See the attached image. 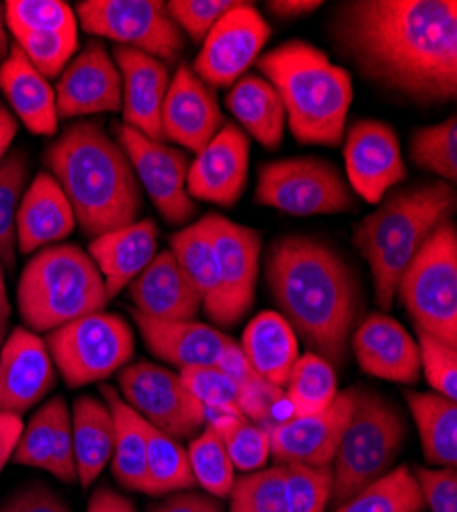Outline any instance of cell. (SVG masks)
Wrapping results in <instances>:
<instances>
[{
	"instance_id": "44dd1931",
	"label": "cell",
	"mask_w": 457,
	"mask_h": 512,
	"mask_svg": "<svg viewBox=\"0 0 457 512\" xmlns=\"http://www.w3.org/2000/svg\"><path fill=\"white\" fill-rule=\"evenodd\" d=\"M251 140L236 123H226L189 166L187 191L191 199L234 207L246 187Z\"/></svg>"
},
{
	"instance_id": "ac0fdd59",
	"label": "cell",
	"mask_w": 457,
	"mask_h": 512,
	"mask_svg": "<svg viewBox=\"0 0 457 512\" xmlns=\"http://www.w3.org/2000/svg\"><path fill=\"white\" fill-rule=\"evenodd\" d=\"M54 93L60 119L121 109V74L103 41H89L87 48L68 62Z\"/></svg>"
},
{
	"instance_id": "5bb4252c",
	"label": "cell",
	"mask_w": 457,
	"mask_h": 512,
	"mask_svg": "<svg viewBox=\"0 0 457 512\" xmlns=\"http://www.w3.org/2000/svg\"><path fill=\"white\" fill-rule=\"evenodd\" d=\"M271 37V27L253 3H240L207 33L193 72L210 89H226L253 66Z\"/></svg>"
},
{
	"instance_id": "94428289",
	"label": "cell",
	"mask_w": 457,
	"mask_h": 512,
	"mask_svg": "<svg viewBox=\"0 0 457 512\" xmlns=\"http://www.w3.org/2000/svg\"><path fill=\"white\" fill-rule=\"evenodd\" d=\"M0 312L5 316H11V304L7 297V285H5V275H3V265H0Z\"/></svg>"
},
{
	"instance_id": "6da1fadb",
	"label": "cell",
	"mask_w": 457,
	"mask_h": 512,
	"mask_svg": "<svg viewBox=\"0 0 457 512\" xmlns=\"http://www.w3.org/2000/svg\"><path fill=\"white\" fill-rule=\"evenodd\" d=\"M328 33L380 91L425 107L455 99V0H347L332 11Z\"/></svg>"
},
{
	"instance_id": "7a4b0ae2",
	"label": "cell",
	"mask_w": 457,
	"mask_h": 512,
	"mask_svg": "<svg viewBox=\"0 0 457 512\" xmlns=\"http://www.w3.org/2000/svg\"><path fill=\"white\" fill-rule=\"evenodd\" d=\"M265 279L277 314L310 353L343 367L365 312V291L355 267L328 242L287 234L267 248Z\"/></svg>"
},
{
	"instance_id": "836d02e7",
	"label": "cell",
	"mask_w": 457,
	"mask_h": 512,
	"mask_svg": "<svg viewBox=\"0 0 457 512\" xmlns=\"http://www.w3.org/2000/svg\"><path fill=\"white\" fill-rule=\"evenodd\" d=\"M410 414L417 422L423 455L441 467L457 465V406L439 394H404Z\"/></svg>"
},
{
	"instance_id": "d6a6232c",
	"label": "cell",
	"mask_w": 457,
	"mask_h": 512,
	"mask_svg": "<svg viewBox=\"0 0 457 512\" xmlns=\"http://www.w3.org/2000/svg\"><path fill=\"white\" fill-rule=\"evenodd\" d=\"M175 261L195 287L201 297V304L205 314L214 322L220 314V271H218V256L212 242L210 226H207L205 216L187 226L185 230L177 232L171 238V248Z\"/></svg>"
},
{
	"instance_id": "f6af8a7d",
	"label": "cell",
	"mask_w": 457,
	"mask_h": 512,
	"mask_svg": "<svg viewBox=\"0 0 457 512\" xmlns=\"http://www.w3.org/2000/svg\"><path fill=\"white\" fill-rule=\"evenodd\" d=\"M62 400H64L62 396L52 398L31 416L27 426H23V433L11 457L17 465L46 469V472H50L52 453H54L56 412Z\"/></svg>"
},
{
	"instance_id": "bcb514c9",
	"label": "cell",
	"mask_w": 457,
	"mask_h": 512,
	"mask_svg": "<svg viewBox=\"0 0 457 512\" xmlns=\"http://www.w3.org/2000/svg\"><path fill=\"white\" fill-rule=\"evenodd\" d=\"M287 512H326L332 494L330 467L285 465Z\"/></svg>"
},
{
	"instance_id": "8d00e7d4",
	"label": "cell",
	"mask_w": 457,
	"mask_h": 512,
	"mask_svg": "<svg viewBox=\"0 0 457 512\" xmlns=\"http://www.w3.org/2000/svg\"><path fill=\"white\" fill-rule=\"evenodd\" d=\"M146 478L150 496H166L195 486L187 449L181 441L146 422Z\"/></svg>"
},
{
	"instance_id": "9a60e30c",
	"label": "cell",
	"mask_w": 457,
	"mask_h": 512,
	"mask_svg": "<svg viewBox=\"0 0 457 512\" xmlns=\"http://www.w3.org/2000/svg\"><path fill=\"white\" fill-rule=\"evenodd\" d=\"M220 271V314L216 324L234 326L251 310L259 277L263 238L257 230L240 226L218 213H207Z\"/></svg>"
},
{
	"instance_id": "9c48e42d",
	"label": "cell",
	"mask_w": 457,
	"mask_h": 512,
	"mask_svg": "<svg viewBox=\"0 0 457 512\" xmlns=\"http://www.w3.org/2000/svg\"><path fill=\"white\" fill-rule=\"evenodd\" d=\"M46 347L70 388L105 381L134 357V332L117 314L105 310L72 320L46 334Z\"/></svg>"
},
{
	"instance_id": "ab89813d",
	"label": "cell",
	"mask_w": 457,
	"mask_h": 512,
	"mask_svg": "<svg viewBox=\"0 0 457 512\" xmlns=\"http://www.w3.org/2000/svg\"><path fill=\"white\" fill-rule=\"evenodd\" d=\"M27 154L11 150L0 162V265L13 269L17 254V211L27 183Z\"/></svg>"
},
{
	"instance_id": "7bdbcfd3",
	"label": "cell",
	"mask_w": 457,
	"mask_h": 512,
	"mask_svg": "<svg viewBox=\"0 0 457 512\" xmlns=\"http://www.w3.org/2000/svg\"><path fill=\"white\" fill-rule=\"evenodd\" d=\"M11 33L76 31V13L62 0H9L3 5Z\"/></svg>"
},
{
	"instance_id": "4fadbf2b",
	"label": "cell",
	"mask_w": 457,
	"mask_h": 512,
	"mask_svg": "<svg viewBox=\"0 0 457 512\" xmlns=\"http://www.w3.org/2000/svg\"><path fill=\"white\" fill-rule=\"evenodd\" d=\"M113 132L162 220L173 226L193 220L197 207L187 191L191 160L185 150L150 140L126 123H115Z\"/></svg>"
},
{
	"instance_id": "8fae6325",
	"label": "cell",
	"mask_w": 457,
	"mask_h": 512,
	"mask_svg": "<svg viewBox=\"0 0 457 512\" xmlns=\"http://www.w3.org/2000/svg\"><path fill=\"white\" fill-rule=\"evenodd\" d=\"M76 21L87 33L140 50L166 66L185 52V37L160 0H85Z\"/></svg>"
},
{
	"instance_id": "52a82bcc",
	"label": "cell",
	"mask_w": 457,
	"mask_h": 512,
	"mask_svg": "<svg viewBox=\"0 0 457 512\" xmlns=\"http://www.w3.org/2000/svg\"><path fill=\"white\" fill-rule=\"evenodd\" d=\"M402 410L384 394L355 388V402L345 433L330 463V504L341 506L394 469L406 441Z\"/></svg>"
},
{
	"instance_id": "30bf717a",
	"label": "cell",
	"mask_w": 457,
	"mask_h": 512,
	"mask_svg": "<svg viewBox=\"0 0 457 512\" xmlns=\"http://www.w3.org/2000/svg\"><path fill=\"white\" fill-rule=\"evenodd\" d=\"M255 201L298 218L357 209V199L337 166L322 158H287L263 164Z\"/></svg>"
},
{
	"instance_id": "60d3db41",
	"label": "cell",
	"mask_w": 457,
	"mask_h": 512,
	"mask_svg": "<svg viewBox=\"0 0 457 512\" xmlns=\"http://www.w3.org/2000/svg\"><path fill=\"white\" fill-rule=\"evenodd\" d=\"M408 154L419 168L453 183L457 179V121L455 115L437 123L419 127L410 134Z\"/></svg>"
},
{
	"instance_id": "83f0119b",
	"label": "cell",
	"mask_w": 457,
	"mask_h": 512,
	"mask_svg": "<svg viewBox=\"0 0 457 512\" xmlns=\"http://www.w3.org/2000/svg\"><path fill=\"white\" fill-rule=\"evenodd\" d=\"M0 91L11 105L13 115L37 136H56L58 109L56 93L48 78L41 76L19 46L11 44L9 56L0 64Z\"/></svg>"
},
{
	"instance_id": "7c38bea8",
	"label": "cell",
	"mask_w": 457,
	"mask_h": 512,
	"mask_svg": "<svg viewBox=\"0 0 457 512\" xmlns=\"http://www.w3.org/2000/svg\"><path fill=\"white\" fill-rule=\"evenodd\" d=\"M119 390L134 412L177 441L195 439L205 426V408L171 369L150 361L126 365L119 371Z\"/></svg>"
},
{
	"instance_id": "cb8c5ba5",
	"label": "cell",
	"mask_w": 457,
	"mask_h": 512,
	"mask_svg": "<svg viewBox=\"0 0 457 512\" xmlns=\"http://www.w3.org/2000/svg\"><path fill=\"white\" fill-rule=\"evenodd\" d=\"M126 289L138 314L162 322H191L203 308L199 293L171 250L156 252L150 265Z\"/></svg>"
},
{
	"instance_id": "5b68a950",
	"label": "cell",
	"mask_w": 457,
	"mask_h": 512,
	"mask_svg": "<svg viewBox=\"0 0 457 512\" xmlns=\"http://www.w3.org/2000/svg\"><path fill=\"white\" fill-rule=\"evenodd\" d=\"M277 91L289 130L306 146H339L353 101L351 74L324 52L294 39L257 60Z\"/></svg>"
},
{
	"instance_id": "7402d4cb",
	"label": "cell",
	"mask_w": 457,
	"mask_h": 512,
	"mask_svg": "<svg viewBox=\"0 0 457 512\" xmlns=\"http://www.w3.org/2000/svg\"><path fill=\"white\" fill-rule=\"evenodd\" d=\"M113 62L121 74V123L162 142V105L171 84L169 66L126 46L113 48Z\"/></svg>"
},
{
	"instance_id": "f546056e",
	"label": "cell",
	"mask_w": 457,
	"mask_h": 512,
	"mask_svg": "<svg viewBox=\"0 0 457 512\" xmlns=\"http://www.w3.org/2000/svg\"><path fill=\"white\" fill-rule=\"evenodd\" d=\"M226 107L242 125L240 130L261 146L275 150L283 142L285 109L273 84L261 74H244L226 95Z\"/></svg>"
},
{
	"instance_id": "f1b7e54d",
	"label": "cell",
	"mask_w": 457,
	"mask_h": 512,
	"mask_svg": "<svg viewBox=\"0 0 457 512\" xmlns=\"http://www.w3.org/2000/svg\"><path fill=\"white\" fill-rule=\"evenodd\" d=\"M240 349L257 371L271 386L285 390L300 353L298 336L277 312H261L244 328Z\"/></svg>"
},
{
	"instance_id": "3957f363",
	"label": "cell",
	"mask_w": 457,
	"mask_h": 512,
	"mask_svg": "<svg viewBox=\"0 0 457 512\" xmlns=\"http://www.w3.org/2000/svg\"><path fill=\"white\" fill-rule=\"evenodd\" d=\"M44 162L87 236L97 238L138 222L144 207L142 187L126 152L101 123L68 125L46 150Z\"/></svg>"
},
{
	"instance_id": "603a6c76",
	"label": "cell",
	"mask_w": 457,
	"mask_h": 512,
	"mask_svg": "<svg viewBox=\"0 0 457 512\" xmlns=\"http://www.w3.org/2000/svg\"><path fill=\"white\" fill-rule=\"evenodd\" d=\"M353 355L359 367L386 381L419 383L421 353L414 338L398 320L386 314H369L351 336Z\"/></svg>"
},
{
	"instance_id": "ba28073f",
	"label": "cell",
	"mask_w": 457,
	"mask_h": 512,
	"mask_svg": "<svg viewBox=\"0 0 457 512\" xmlns=\"http://www.w3.org/2000/svg\"><path fill=\"white\" fill-rule=\"evenodd\" d=\"M396 293L414 328L457 347V228L451 220L427 238Z\"/></svg>"
},
{
	"instance_id": "11a10c76",
	"label": "cell",
	"mask_w": 457,
	"mask_h": 512,
	"mask_svg": "<svg viewBox=\"0 0 457 512\" xmlns=\"http://www.w3.org/2000/svg\"><path fill=\"white\" fill-rule=\"evenodd\" d=\"M23 433V420L17 414L0 412V474L15 453L19 437Z\"/></svg>"
},
{
	"instance_id": "ffe728a7",
	"label": "cell",
	"mask_w": 457,
	"mask_h": 512,
	"mask_svg": "<svg viewBox=\"0 0 457 512\" xmlns=\"http://www.w3.org/2000/svg\"><path fill=\"white\" fill-rule=\"evenodd\" d=\"M224 125L226 119L216 93L193 72L191 66L181 64L162 105L164 138L183 146V150L199 154L220 134Z\"/></svg>"
},
{
	"instance_id": "b9f144b4",
	"label": "cell",
	"mask_w": 457,
	"mask_h": 512,
	"mask_svg": "<svg viewBox=\"0 0 457 512\" xmlns=\"http://www.w3.org/2000/svg\"><path fill=\"white\" fill-rule=\"evenodd\" d=\"M285 465H271L253 474H242L230 490V512H287Z\"/></svg>"
},
{
	"instance_id": "4dcf8cb0",
	"label": "cell",
	"mask_w": 457,
	"mask_h": 512,
	"mask_svg": "<svg viewBox=\"0 0 457 512\" xmlns=\"http://www.w3.org/2000/svg\"><path fill=\"white\" fill-rule=\"evenodd\" d=\"M113 414L107 402L80 396L72 408V441L76 478L82 488H91L113 455Z\"/></svg>"
},
{
	"instance_id": "4316f807",
	"label": "cell",
	"mask_w": 457,
	"mask_h": 512,
	"mask_svg": "<svg viewBox=\"0 0 457 512\" xmlns=\"http://www.w3.org/2000/svg\"><path fill=\"white\" fill-rule=\"evenodd\" d=\"M74 211L50 173H39L21 197L17 211V244L23 254L52 246L74 232Z\"/></svg>"
},
{
	"instance_id": "680465c9",
	"label": "cell",
	"mask_w": 457,
	"mask_h": 512,
	"mask_svg": "<svg viewBox=\"0 0 457 512\" xmlns=\"http://www.w3.org/2000/svg\"><path fill=\"white\" fill-rule=\"evenodd\" d=\"M17 130H19L17 117L3 101H0V162H3L5 156L11 152V144L17 136Z\"/></svg>"
},
{
	"instance_id": "2e32d148",
	"label": "cell",
	"mask_w": 457,
	"mask_h": 512,
	"mask_svg": "<svg viewBox=\"0 0 457 512\" xmlns=\"http://www.w3.org/2000/svg\"><path fill=\"white\" fill-rule=\"evenodd\" d=\"M355 388L339 392L326 410L312 416H289L269 426L271 457L279 465L330 467L351 418Z\"/></svg>"
},
{
	"instance_id": "6f0895ef",
	"label": "cell",
	"mask_w": 457,
	"mask_h": 512,
	"mask_svg": "<svg viewBox=\"0 0 457 512\" xmlns=\"http://www.w3.org/2000/svg\"><path fill=\"white\" fill-rule=\"evenodd\" d=\"M265 7L277 19H296L316 11L322 3H314V0H271V3H265Z\"/></svg>"
},
{
	"instance_id": "91938a15",
	"label": "cell",
	"mask_w": 457,
	"mask_h": 512,
	"mask_svg": "<svg viewBox=\"0 0 457 512\" xmlns=\"http://www.w3.org/2000/svg\"><path fill=\"white\" fill-rule=\"evenodd\" d=\"M9 50H11V44H9V35H7L5 23H3V3H0V64H3L5 58L9 56Z\"/></svg>"
},
{
	"instance_id": "9f6ffc18",
	"label": "cell",
	"mask_w": 457,
	"mask_h": 512,
	"mask_svg": "<svg viewBox=\"0 0 457 512\" xmlns=\"http://www.w3.org/2000/svg\"><path fill=\"white\" fill-rule=\"evenodd\" d=\"M87 512H138L130 498L121 496L109 486H101L93 492Z\"/></svg>"
},
{
	"instance_id": "277c9868",
	"label": "cell",
	"mask_w": 457,
	"mask_h": 512,
	"mask_svg": "<svg viewBox=\"0 0 457 512\" xmlns=\"http://www.w3.org/2000/svg\"><path fill=\"white\" fill-rule=\"evenodd\" d=\"M457 207L453 183L433 181L388 193L353 230V244L369 265L376 304L390 310L400 277L427 238L451 220Z\"/></svg>"
},
{
	"instance_id": "1f68e13d",
	"label": "cell",
	"mask_w": 457,
	"mask_h": 512,
	"mask_svg": "<svg viewBox=\"0 0 457 512\" xmlns=\"http://www.w3.org/2000/svg\"><path fill=\"white\" fill-rule=\"evenodd\" d=\"M101 396L113 414V478L126 490L146 494V420L117 396L115 388L101 386Z\"/></svg>"
},
{
	"instance_id": "7dc6e473",
	"label": "cell",
	"mask_w": 457,
	"mask_h": 512,
	"mask_svg": "<svg viewBox=\"0 0 457 512\" xmlns=\"http://www.w3.org/2000/svg\"><path fill=\"white\" fill-rule=\"evenodd\" d=\"M183 386L205 408L224 412L230 416H242L240 390L236 383L218 367H191L179 371Z\"/></svg>"
},
{
	"instance_id": "6125c7cd",
	"label": "cell",
	"mask_w": 457,
	"mask_h": 512,
	"mask_svg": "<svg viewBox=\"0 0 457 512\" xmlns=\"http://www.w3.org/2000/svg\"><path fill=\"white\" fill-rule=\"evenodd\" d=\"M7 330H9V316H5L3 312H0V349H3L5 340H7Z\"/></svg>"
},
{
	"instance_id": "f5cc1de1",
	"label": "cell",
	"mask_w": 457,
	"mask_h": 512,
	"mask_svg": "<svg viewBox=\"0 0 457 512\" xmlns=\"http://www.w3.org/2000/svg\"><path fill=\"white\" fill-rule=\"evenodd\" d=\"M0 512H74L60 494L44 484H29L0 504Z\"/></svg>"
},
{
	"instance_id": "db71d44e",
	"label": "cell",
	"mask_w": 457,
	"mask_h": 512,
	"mask_svg": "<svg viewBox=\"0 0 457 512\" xmlns=\"http://www.w3.org/2000/svg\"><path fill=\"white\" fill-rule=\"evenodd\" d=\"M148 512H224L220 498L199 492H173L152 504Z\"/></svg>"
},
{
	"instance_id": "816d5d0a",
	"label": "cell",
	"mask_w": 457,
	"mask_h": 512,
	"mask_svg": "<svg viewBox=\"0 0 457 512\" xmlns=\"http://www.w3.org/2000/svg\"><path fill=\"white\" fill-rule=\"evenodd\" d=\"M50 474L64 484H74L76 461H74V441H72V414L68 404L62 400L56 412V433H54V453Z\"/></svg>"
},
{
	"instance_id": "f907efd6",
	"label": "cell",
	"mask_w": 457,
	"mask_h": 512,
	"mask_svg": "<svg viewBox=\"0 0 457 512\" xmlns=\"http://www.w3.org/2000/svg\"><path fill=\"white\" fill-rule=\"evenodd\" d=\"M414 478H417L425 506H429L431 512H457L455 467H441V469L419 467Z\"/></svg>"
},
{
	"instance_id": "d4e9b609",
	"label": "cell",
	"mask_w": 457,
	"mask_h": 512,
	"mask_svg": "<svg viewBox=\"0 0 457 512\" xmlns=\"http://www.w3.org/2000/svg\"><path fill=\"white\" fill-rule=\"evenodd\" d=\"M148 351L173 367H216L232 338L199 322H162L132 314Z\"/></svg>"
},
{
	"instance_id": "e0dca14e",
	"label": "cell",
	"mask_w": 457,
	"mask_h": 512,
	"mask_svg": "<svg viewBox=\"0 0 457 512\" xmlns=\"http://www.w3.org/2000/svg\"><path fill=\"white\" fill-rule=\"evenodd\" d=\"M345 166L351 191L378 205L406 179V164L398 134L384 121H357L345 144Z\"/></svg>"
},
{
	"instance_id": "e575fe53",
	"label": "cell",
	"mask_w": 457,
	"mask_h": 512,
	"mask_svg": "<svg viewBox=\"0 0 457 512\" xmlns=\"http://www.w3.org/2000/svg\"><path fill=\"white\" fill-rule=\"evenodd\" d=\"M337 383L335 367L314 353H306L298 357L283 392L294 416H312L335 402Z\"/></svg>"
},
{
	"instance_id": "681fc988",
	"label": "cell",
	"mask_w": 457,
	"mask_h": 512,
	"mask_svg": "<svg viewBox=\"0 0 457 512\" xmlns=\"http://www.w3.org/2000/svg\"><path fill=\"white\" fill-rule=\"evenodd\" d=\"M240 3L236 0H171L166 11L195 44H203L214 25Z\"/></svg>"
},
{
	"instance_id": "8992f818",
	"label": "cell",
	"mask_w": 457,
	"mask_h": 512,
	"mask_svg": "<svg viewBox=\"0 0 457 512\" xmlns=\"http://www.w3.org/2000/svg\"><path fill=\"white\" fill-rule=\"evenodd\" d=\"M17 304L27 330L41 334L105 310L109 293L85 250L52 244L37 250L23 269Z\"/></svg>"
},
{
	"instance_id": "f35d334b",
	"label": "cell",
	"mask_w": 457,
	"mask_h": 512,
	"mask_svg": "<svg viewBox=\"0 0 457 512\" xmlns=\"http://www.w3.org/2000/svg\"><path fill=\"white\" fill-rule=\"evenodd\" d=\"M187 457L195 486L216 498H228L236 480V469L228 457L224 441L214 426L205 424L201 433L191 439Z\"/></svg>"
},
{
	"instance_id": "74e56055",
	"label": "cell",
	"mask_w": 457,
	"mask_h": 512,
	"mask_svg": "<svg viewBox=\"0 0 457 512\" xmlns=\"http://www.w3.org/2000/svg\"><path fill=\"white\" fill-rule=\"evenodd\" d=\"M423 508L425 500L417 478L408 467L400 465L332 512H421Z\"/></svg>"
},
{
	"instance_id": "484cf974",
	"label": "cell",
	"mask_w": 457,
	"mask_h": 512,
	"mask_svg": "<svg viewBox=\"0 0 457 512\" xmlns=\"http://www.w3.org/2000/svg\"><path fill=\"white\" fill-rule=\"evenodd\" d=\"M158 252V226L154 220H138L105 232L89 244V256L99 269L109 300L126 289Z\"/></svg>"
},
{
	"instance_id": "ee69618b",
	"label": "cell",
	"mask_w": 457,
	"mask_h": 512,
	"mask_svg": "<svg viewBox=\"0 0 457 512\" xmlns=\"http://www.w3.org/2000/svg\"><path fill=\"white\" fill-rule=\"evenodd\" d=\"M13 37L29 64L44 78L60 76L78 50L76 31L15 33Z\"/></svg>"
},
{
	"instance_id": "d590c367",
	"label": "cell",
	"mask_w": 457,
	"mask_h": 512,
	"mask_svg": "<svg viewBox=\"0 0 457 512\" xmlns=\"http://www.w3.org/2000/svg\"><path fill=\"white\" fill-rule=\"evenodd\" d=\"M205 424L220 433L234 469L242 474H253L265 469L271 459L269 429L251 422L244 416H230L224 412H205Z\"/></svg>"
},
{
	"instance_id": "d6986e66",
	"label": "cell",
	"mask_w": 457,
	"mask_h": 512,
	"mask_svg": "<svg viewBox=\"0 0 457 512\" xmlns=\"http://www.w3.org/2000/svg\"><path fill=\"white\" fill-rule=\"evenodd\" d=\"M56 386V367L46 340L15 328L0 349V412L25 414Z\"/></svg>"
},
{
	"instance_id": "c3c4849f",
	"label": "cell",
	"mask_w": 457,
	"mask_h": 512,
	"mask_svg": "<svg viewBox=\"0 0 457 512\" xmlns=\"http://www.w3.org/2000/svg\"><path fill=\"white\" fill-rule=\"evenodd\" d=\"M417 345L421 353V371L435 394L457 400V347L445 343V340L417 330Z\"/></svg>"
}]
</instances>
